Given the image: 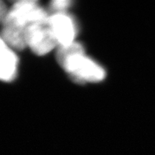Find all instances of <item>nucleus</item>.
Wrapping results in <instances>:
<instances>
[{
    "instance_id": "obj_1",
    "label": "nucleus",
    "mask_w": 155,
    "mask_h": 155,
    "mask_svg": "<svg viewBox=\"0 0 155 155\" xmlns=\"http://www.w3.org/2000/svg\"><path fill=\"white\" fill-rule=\"evenodd\" d=\"M56 59L75 82H99L106 76L104 68L87 56L82 44L76 41L68 46L58 47Z\"/></svg>"
},
{
    "instance_id": "obj_2",
    "label": "nucleus",
    "mask_w": 155,
    "mask_h": 155,
    "mask_svg": "<svg viewBox=\"0 0 155 155\" xmlns=\"http://www.w3.org/2000/svg\"><path fill=\"white\" fill-rule=\"evenodd\" d=\"M49 21V19H48ZM48 21L31 24L26 31L27 46L37 55H45L58 47Z\"/></svg>"
},
{
    "instance_id": "obj_3",
    "label": "nucleus",
    "mask_w": 155,
    "mask_h": 155,
    "mask_svg": "<svg viewBox=\"0 0 155 155\" xmlns=\"http://www.w3.org/2000/svg\"><path fill=\"white\" fill-rule=\"evenodd\" d=\"M49 26L53 33L58 47H63L75 42L77 25L68 13L52 14L49 16Z\"/></svg>"
},
{
    "instance_id": "obj_4",
    "label": "nucleus",
    "mask_w": 155,
    "mask_h": 155,
    "mask_svg": "<svg viewBox=\"0 0 155 155\" xmlns=\"http://www.w3.org/2000/svg\"><path fill=\"white\" fill-rule=\"evenodd\" d=\"M18 58L0 36V80L11 82L18 73Z\"/></svg>"
},
{
    "instance_id": "obj_5",
    "label": "nucleus",
    "mask_w": 155,
    "mask_h": 155,
    "mask_svg": "<svg viewBox=\"0 0 155 155\" xmlns=\"http://www.w3.org/2000/svg\"><path fill=\"white\" fill-rule=\"evenodd\" d=\"M71 5V1L68 0H55L50 3V10L52 14L58 13H67V10Z\"/></svg>"
},
{
    "instance_id": "obj_6",
    "label": "nucleus",
    "mask_w": 155,
    "mask_h": 155,
    "mask_svg": "<svg viewBox=\"0 0 155 155\" xmlns=\"http://www.w3.org/2000/svg\"><path fill=\"white\" fill-rule=\"evenodd\" d=\"M9 10L4 2L0 1V23H3L9 14Z\"/></svg>"
}]
</instances>
